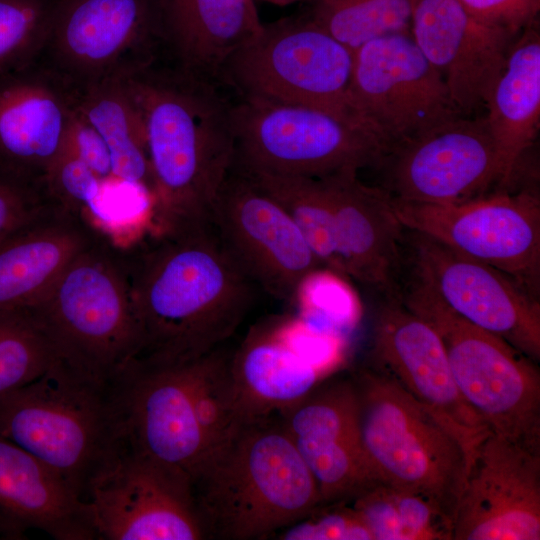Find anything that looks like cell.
<instances>
[{"instance_id":"6da1fadb","label":"cell","mask_w":540,"mask_h":540,"mask_svg":"<svg viewBox=\"0 0 540 540\" xmlns=\"http://www.w3.org/2000/svg\"><path fill=\"white\" fill-rule=\"evenodd\" d=\"M120 253L138 329L131 363L158 367L201 358L221 347L252 305L255 285L211 223L149 235Z\"/></svg>"},{"instance_id":"7a4b0ae2","label":"cell","mask_w":540,"mask_h":540,"mask_svg":"<svg viewBox=\"0 0 540 540\" xmlns=\"http://www.w3.org/2000/svg\"><path fill=\"white\" fill-rule=\"evenodd\" d=\"M141 115L154 197L153 235L210 223L236 155L234 101L217 82L186 69L123 75Z\"/></svg>"},{"instance_id":"3957f363","label":"cell","mask_w":540,"mask_h":540,"mask_svg":"<svg viewBox=\"0 0 540 540\" xmlns=\"http://www.w3.org/2000/svg\"><path fill=\"white\" fill-rule=\"evenodd\" d=\"M0 435L85 502L128 445L118 380L99 379L58 358L39 378L0 398Z\"/></svg>"},{"instance_id":"277c9868","label":"cell","mask_w":540,"mask_h":540,"mask_svg":"<svg viewBox=\"0 0 540 540\" xmlns=\"http://www.w3.org/2000/svg\"><path fill=\"white\" fill-rule=\"evenodd\" d=\"M222 347L196 360L149 367L131 363L118 377L127 444L193 477L247 421Z\"/></svg>"},{"instance_id":"5b68a950","label":"cell","mask_w":540,"mask_h":540,"mask_svg":"<svg viewBox=\"0 0 540 540\" xmlns=\"http://www.w3.org/2000/svg\"><path fill=\"white\" fill-rule=\"evenodd\" d=\"M191 483L207 538L273 536L321 504L311 472L271 416L246 422Z\"/></svg>"},{"instance_id":"8992f818","label":"cell","mask_w":540,"mask_h":540,"mask_svg":"<svg viewBox=\"0 0 540 540\" xmlns=\"http://www.w3.org/2000/svg\"><path fill=\"white\" fill-rule=\"evenodd\" d=\"M361 442L377 480L435 501L454 519L473 442L385 370L352 376Z\"/></svg>"},{"instance_id":"52a82bcc","label":"cell","mask_w":540,"mask_h":540,"mask_svg":"<svg viewBox=\"0 0 540 540\" xmlns=\"http://www.w3.org/2000/svg\"><path fill=\"white\" fill-rule=\"evenodd\" d=\"M397 298L440 337L457 388L493 432L540 451V373L501 337L467 321L411 278Z\"/></svg>"},{"instance_id":"ba28073f","label":"cell","mask_w":540,"mask_h":540,"mask_svg":"<svg viewBox=\"0 0 540 540\" xmlns=\"http://www.w3.org/2000/svg\"><path fill=\"white\" fill-rule=\"evenodd\" d=\"M27 309L59 358L94 377L116 379L136 355L138 329L125 264L101 237Z\"/></svg>"},{"instance_id":"9c48e42d","label":"cell","mask_w":540,"mask_h":540,"mask_svg":"<svg viewBox=\"0 0 540 540\" xmlns=\"http://www.w3.org/2000/svg\"><path fill=\"white\" fill-rule=\"evenodd\" d=\"M233 118L245 171L319 179L377 167L385 153L367 125L317 107L238 97Z\"/></svg>"},{"instance_id":"30bf717a","label":"cell","mask_w":540,"mask_h":540,"mask_svg":"<svg viewBox=\"0 0 540 540\" xmlns=\"http://www.w3.org/2000/svg\"><path fill=\"white\" fill-rule=\"evenodd\" d=\"M353 53L311 18L286 19L264 25L220 82L238 97L317 107L367 125L351 102Z\"/></svg>"},{"instance_id":"8fae6325","label":"cell","mask_w":540,"mask_h":540,"mask_svg":"<svg viewBox=\"0 0 540 540\" xmlns=\"http://www.w3.org/2000/svg\"><path fill=\"white\" fill-rule=\"evenodd\" d=\"M390 202L405 229L503 272L539 299L540 199L536 193L503 189L458 204L392 197Z\"/></svg>"},{"instance_id":"7c38bea8","label":"cell","mask_w":540,"mask_h":540,"mask_svg":"<svg viewBox=\"0 0 540 540\" xmlns=\"http://www.w3.org/2000/svg\"><path fill=\"white\" fill-rule=\"evenodd\" d=\"M350 96L355 113L380 138L385 153L464 115L410 32L379 37L354 50Z\"/></svg>"},{"instance_id":"4fadbf2b","label":"cell","mask_w":540,"mask_h":540,"mask_svg":"<svg viewBox=\"0 0 540 540\" xmlns=\"http://www.w3.org/2000/svg\"><path fill=\"white\" fill-rule=\"evenodd\" d=\"M377 167L384 171L378 187L419 203L458 204L513 180L485 117L465 115L391 147Z\"/></svg>"},{"instance_id":"5bb4252c","label":"cell","mask_w":540,"mask_h":540,"mask_svg":"<svg viewBox=\"0 0 540 540\" xmlns=\"http://www.w3.org/2000/svg\"><path fill=\"white\" fill-rule=\"evenodd\" d=\"M404 261L458 315L534 362L540 359V303L503 272L405 229Z\"/></svg>"},{"instance_id":"9a60e30c","label":"cell","mask_w":540,"mask_h":540,"mask_svg":"<svg viewBox=\"0 0 540 540\" xmlns=\"http://www.w3.org/2000/svg\"><path fill=\"white\" fill-rule=\"evenodd\" d=\"M85 502L97 539H207L190 478L128 445Z\"/></svg>"},{"instance_id":"2e32d148","label":"cell","mask_w":540,"mask_h":540,"mask_svg":"<svg viewBox=\"0 0 540 540\" xmlns=\"http://www.w3.org/2000/svg\"><path fill=\"white\" fill-rule=\"evenodd\" d=\"M210 223L253 284L278 300L292 302L300 281L323 267L281 205L234 167Z\"/></svg>"},{"instance_id":"e0dca14e","label":"cell","mask_w":540,"mask_h":540,"mask_svg":"<svg viewBox=\"0 0 540 540\" xmlns=\"http://www.w3.org/2000/svg\"><path fill=\"white\" fill-rule=\"evenodd\" d=\"M540 539V451L490 430L473 444L452 540Z\"/></svg>"},{"instance_id":"ac0fdd59","label":"cell","mask_w":540,"mask_h":540,"mask_svg":"<svg viewBox=\"0 0 540 540\" xmlns=\"http://www.w3.org/2000/svg\"><path fill=\"white\" fill-rule=\"evenodd\" d=\"M280 416L321 504L348 501L377 480L361 442L351 377L317 386Z\"/></svg>"},{"instance_id":"d6986e66","label":"cell","mask_w":540,"mask_h":540,"mask_svg":"<svg viewBox=\"0 0 540 540\" xmlns=\"http://www.w3.org/2000/svg\"><path fill=\"white\" fill-rule=\"evenodd\" d=\"M410 33L466 116L486 105L518 36L476 19L457 0H416Z\"/></svg>"},{"instance_id":"ffe728a7","label":"cell","mask_w":540,"mask_h":540,"mask_svg":"<svg viewBox=\"0 0 540 540\" xmlns=\"http://www.w3.org/2000/svg\"><path fill=\"white\" fill-rule=\"evenodd\" d=\"M374 366L459 428L473 443L489 429L462 398L443 343L433 328L388 297L373 332Z\"/></svg>"},{"instance_id":"44dd1931","label":"cell","mask_w":540,"mask_h":540,"mask_svg":"<svg viewBox=\"0 0 540 540\" xmlns=\"http://www.w3.org/2000/svg\"><path fill=\"white\" fill-rule=\"evenodd\" d=\"M157 32L151 0H60L47 43L66 70L89 84L124 75L125 59Z\"/></svg>"},{"instance_id":"7402d4cb","label":"cell","mask_w":540,"mask_h":540,"mask_svg":"<svg viewBox=\"0 0 540 540\" xmlns=\"http://www.w3.org/2000/svg\"><path fill=\"white\" fill-rule=\"evenodd\" d=\"M334 217L335 238L344 274L397 296L404 266L405 228L396 217L389 195L343 171L319 178Z\"/></svg>"},{"instance_id":"603a6c76","label":"cell","mask_w":540,"mask_h":540,"mask_svg":"<svg viewBox=\"0 0 540 540\" xmlns=\"http://www.w3.org/2000/svg\"><path fill=\"white\" fill-rule=\"evenodd\" d=\"M39 529L57 540L97 539L88 504L39 459L0 435V531Z\"/></svg>"},{"instance_id":"cb8c5ba5","label":"cell","mask_w":540,"mask_h":540,"mask_svg":"<svg viewBox=\"0 0 540 540\" xmlns=\"http://www.w3.org/2000/svg\"><path fill=\"white\" fill-rule=\"evenodd\" d=\"M100 236L60 205L0 239V310L37 303L68 265Z\"/></svg>"},{"instance_id":"d4e9b609","label":"cell","mask_w":540,"mask_h":540,"mask_svg":"<svg viewBox=\"0 0 540 540\" xmlns=\"http://www.w3.org/2000/svg\"><path fill=\"white\" fill-rule=\"evenodd\" d=\"M72 107L27 68L0 79V169L45 186L64 147Z\"/></svg>"},{"instance_id":"484cf974","label":"cell","mask_w":540,"mask_h":540,"mask_svg":"<svg viewBox=\"0 0 540 540\" xmlns=\"http://www.w3.org/2000/svg\"><path fill=\"white\" fill-rule=\"evenodd\" d=\"M229 369L238 406L247 421L280 414L325 378L282 340L274 321L249 332L230 354Z\"/></svg>"},{"instance_id":"4316f807","label":"cell","mask_w":540,"mask_h":540,"mask_svg":"<svg viewBox=\"0 0 540 540\" xmlns=\"http://www.w3.org/2000/svg\"><path fill=\"white\" fill-rule=\"evenodd\" d=\"M166 11L185 69L218 82L228 62L264 27L255 0H166Z\"/></svg>"},{"instance_id":"83f0119b","label":"cell","mask_w":540,"mask_h":540,"mask_svg":"<svg viewBox=\"0 0 540 540\" xmlns=\"http://www.w3.org/2000/svg\"><path fill=\"white\" fill-rule=\"evenodd\" d=\"M490 133L514 177L540 124V35L537 21L513 41L485 105Z\"/></svg>"},{"instance_id":"f1b7e54d","label":"cell","mask_w":540,"mask_h":540,"mask_svg":"<svg viewBox=\"0 0 540 540\" xmlns=\"http://www.w3.org/2000/svg\"><path fill=\"white\" fill-rule=\"evenodd\" d=\"M74 106L105 141L112 175L152 191L144 125L123 75L89 83Z\"/></svg>"},{"instance_id":"f546056e","label":"cell","mask_w":540,"mask_h":540,"mask_svg":"<svg viewBox=\"0 0 540 540\" xmlns=\"http://www.w3.org/2000/svg\"><path fill=\"white\" fill-rule=\"evenodd\" d=\"M233 167L281 205L323 267L345 275L336 244L332 206L320 179L256 173Z\"/></svg>"},{"instance_id":"4dcf8cb0","label":"cell","mask_w":540,"mask_h":540,"mask_svg":"<svg viewBox=\"0 0 540 540\" xmlns=\"http://www.w3.org/2000/svg\"><path fill=\"white\" fill-rule=\"evenodd\" d=\"M416 0H318L311 19L353 51L373 39L409 33Z\"/></svg>"},{"instance_id":"1f68e13d","label":"cell","mask_w":540,"mask_h":540,"mask_svg":"<svg viewBox=\"0 0 540 540\" xmlns=\"http://www.w3.org/2000/svg\"><path fill=\"white\" fill-rule=\"evenodd\" d=\"M58 358L30 310H0V398L39 378Z\"/></svg>"},{"instance_id":"d6a6232c","label":"cell","mask_w":540,"mask_h":540,"mask_svg":"<svg viewBox=\"0 0 540 540\" xmlns=\"http://www.w3.org/2000/svg\"><path fill=\"white\" fill-rule=\"evenodd\" d=\"M292 302L298 317L309 326L345 338L361 317L359 299L342 279L326 267L308 273L299 283Z\"/></svg>"},{"instance_id":"836d02e7","label":"cell","mask_w":540,"mask_h":540,"mask_svg":"<svg viewBox=\"0 0 540 540\" xmlns=\"http://www.w3.org/2000/svg\"><path fill=\"white\" fill-rule=\"evenodd\" d=\"M55 4L0 0V79L28 68L47 44Z\"/></svg>"},{"instance_id":"e575fe53","label":"cell","mask_w":540,"mask_h":540,"mask_svg":"<svg viewBox=\"0 0 540 540\" xmlns=\"http://www.w3.org/2000/svg\"><path fill=\"white\" fill-rule=\"evenodd\" d=\"M273 535L282 540H373L366 524L348 501L320 504Z\"/></svg>"},{"instance_id":"d590c367","label":"cell","mask_w":540,"mask_h":540,"mask_svg":"<svg viewBox=\"0 0 540 540\" xmlns=\"http://www.w3.org/2000/svg\"><path fill=\"white\" fill-rule=\"evenodd\" d=\"M102 179L64 145L44 183L52 200L81 215L98 194Z\"/></svg>"},{"instance_id":"8d00e7d4","label":"cell","mask_w":540,"mask_h":540,"mask_svg":"<svg viewBox=\"0 0 540 540\" xmlns=\"http://www.w3.org/2000/svg\"><path fill=\"white\" fill-rule=\"evenodd\" d=\"M55 205L45 186L0 169V239Z\"/></svg>"},{"instance_id":"74e56055","label":"cell","mask_w":540,"mask_h":540,"mask_svg":"<svg viewBox=\"0 0 540 540\" xmlns=\"http://www.w3.org/2000/svg\"><path fill=\"white\" fill-rule=\"evenodd\" d=\"M476 19L514 35L536 22L540 0H457Z\"/></svg>"},{"instance_id":"f35d334b","label":"cell","mask_w":540,"mask_h":540,"mask_svg":"<svg viewBox=\"0 0 540 540\" xmlns=\"http://www.w3.org/2000/svg\"><path fill=\"white\" fill-rule=\"evenodd\" d=\"M64 145L84 161L100 178L112 175L111 156L105 141L75 108L74 103Z\"/></svg>"},{"instance_id":"ab89813d","label":"cell","mask_w":540,"mask_h":540,"mask_svg":"<svg viewBox=\"0 0 540 540\" xmlns=\"http://www.w3.org/2000/svg\"><path fill=\"white\" fill-rule=\"evenodd\" d=\"M262 1H265L270 4L278 5V6H286V5H290V4H293L299 1H304V0H262Z\"/></svg>"}]
</instances>
